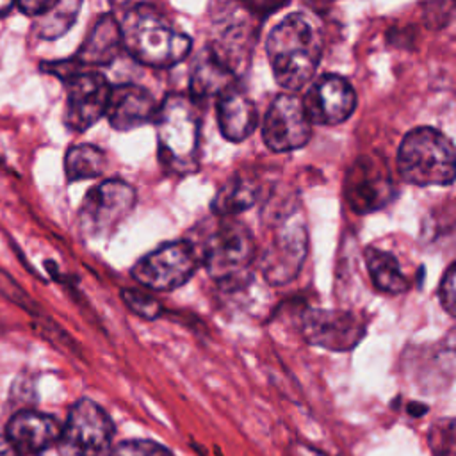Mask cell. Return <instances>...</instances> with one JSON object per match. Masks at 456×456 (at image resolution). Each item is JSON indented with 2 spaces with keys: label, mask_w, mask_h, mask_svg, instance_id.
I'll use <instances>...</instances> for the list:
<instances>
[{
  "label": "cell",
  "mask_w": 456,
  "mask_h": 456,
  "mask_svg": "<svg viewBox=\"0 0 456 456\" xmlns=\"http://www.w3.org/2000/svg\"><path fill=\"white\" fill-rule=\"evenodd\" d=\"M265 52L274 80L289 93L308 86L322 55V36L306 14L292 12L269 34Z\"/></svg>",
  "instance_id": "cell-1"
},
{
  "label": "cell",
  "mask_w": 456,
  "mask_h": 456,
  "mask_svg": "<svg viewBox=\"0 0 456 456\" xmlns=\"http://www.w3.org/2000/svg\"><path fill=\"white\" fill-rule=\"evenodd\" d=\"M119 28L123 48L135 61L151 68H171L183 61L192 48L191 37L148 4L130 7Z\"/></svg>",
  "instance_id": "cell-2"
},
{
  "label": "cell",
  "mask_w": 456,
  "mask_h": 456,
  "mask_svg": "<svg viewBox=\"0 0 456 456\" xmlns=\"http://www.w3.org/2000/svg\"><path fill=\"white\" fill-rule=\"evenodd\" d=\"M160 162L176 175L198 169L200 114L192 98L183 94L167 96L153 118Z\"/></svg>",
  "instance_id": "cell-3"
},
{
  "label": "cell",
  "mask_w": 456,
  "mask_h": 456,
  "mask_svg": "<svg viewBox=\"0 0 456 456\" xmlns=\"http://www.w3.org/2000/svg\"><path fill=\"white\" fill-rule=\"evenodd\" d=\"M397 169L404 182L451 185L456 173V151L451 139L433 126L410 130L397 150Z\"/></svg>",
  "instance_id": "cell-4"
},
{
  "label": "cell",
  "mask_w": 456,
  "mask_h": 456,
  "mask_svg": "<svg viewBox=\"0 0 456 456\" xmlns=\"http://www.w3.org/2000/svg\"><path fill=\"white\" fill-rule=\"evenodd\" d=\"M196 248L201 265H205L212 278L223 283L244 278L256 256L253 233L235 217H217Z\"/></svg>",
  "instance_id": "cell-5"
},
{
  "label": "cell",
  "mask_w": 456,
  "mask_h": 456,
  "mask_svg": "<svg viewBox=\"0 0 456 456\" xmlns=\"http://www.w3.org/2000/svg\"><path fill=\"white\" fill-rule=\"evenodd\" d=\"M114 424L109 413L91 399L77 401L57 438L59 456H103L110 447Z\"/></svg>",
  "instance_id": "cell-6"
},
{
  "label": "cell",
  "mask_w": 456,
  "mask_h": 456,
  "mask_svg": "<svg viewBox=\"0 0 456 456\" xmlns=\"http://www.w3.org/2000/svg\"><path fill=\"white\" fill-rule=\"evenodd\" d=\"M137 194L135 189L119 180L110 178L87 191L78 208L80 232L89 239L109 237L119 223L132 212Z\"/></svg>",
  "instance_id": "cell-7"
},
{
  "label": "cell",
  "mask_w": 456,
  "mask_h": 456,
  "mask_svg": "<svg viewBox=\"0 0 456 456\" xmlns=\"http://www.w3.org/2000/svg\"><path fill=\"white\" fill-rule=\"evenodd\" d=\"M201 265L192 240H175L159 246L132 267V276L151 290H175L189 281Z\"/></svg>",
  "instance_id": "cell-8"
},
{
  "label": "cell",
  "mask_w": 456,
  "mask_h": 456,
  "mask_svg": "<svg viewBox=\"0 0 456 456\" xmlns=\"http://www.w3.org/2000/svg\"><path fill=\"white\" fill-rule=\"evenodd\" d=\"M314 123L310 121L303 100L296 93L278 94L267 109L262 125L265 146L276 153L303 148L312 137Z\"/></svg>",
  "instance_id": "cell-9"
},
{
  "label": "cell",
  "mask_w": 456,
  "mask_h": 456,
  "mask_svg": "<svg viewBox=\"0 0 456 456\" xmlns=\"http://www.w3.org/2000/svg\"><path fill=\"white\" fill-rule=\"evenodd\" d=\"M303 338L330 351H349L365 335V322L353 312L338 308H310L301 315Z\"/></svg>",
  "instance_id": "cell-10"
},
{
  "label": "cell",
  "mask_w": 456,
  "mask_h": 456,
  "mask_svg": "<svg viewBox=\"0 0 456 456\" xmlns=\"http://www.w3.org/2000/svg\"><path fill=\"white\" fill-rule=\"evenodd\" d=\"M308 253V235L303 221L283 223L262 253L260 271L267 283L280 287L292 281Z\"/></svg>",
  "instance_id": "cell-11"
},
{
  "label": "cell",
  "mask_w": 456,
  "mask_h": 456,
  "mask_svg": "<svg viewBox=\"0 0 456 456\" xmlns=\"http://www.w3.org/2000/svg\"><path fill=\"white\" fill-rule=\"evenodd\" d=\"M66 109L64 123L73 132H86L102 116H105L110 84L109 80L91 69H80L66 82Z\"/></svg>",
  "instance_id": "cell-12"
},
{
  "label": "cell",
  "mask_w": 456,
  "mask_h": 456,
  "mask_svg": "<svg viewBox=\"0 0 456 456\" xmlns=\"http://www.w3.org/2000/svg\"><path fill=\"white\" fill-rule=\"evenodd\" d=\"M344 194L354 212L369 214L383 208L394 198L395 189L387 166L372 157H362L347 171Z\"/></svg>",
  "instance_id": "cell-13"
},
{
  "label": "cell",
  "mask_w": 456,
  "mask_h": 456,
  "mask_svg": "<svg viewBox=\"0 0 456 456\" xmlns=\"http://www.w3.org/2000/svg\"><path fill=\"white\" fill-rule=\"evenodd\" d=\"M303 105L314 125L335 126L351 118L356 109V93L347 78L322 75L308 89Z\"/></svg>",
  "instance_id": "cell-14"
},
{
  "label": "cell",
  "mask_w": 456,
  "mask_h": 456,
  "mask_svg": "<svg viewBox=\"0 0 456 456\" xmlns=\"http://www.w3.org/2000/svg\"><path fill=\"white\" fill-rule=\"evenodd\" d=\"M153 94L135 84H119L110 87L105 116L114 130L126 132L153 121L157 114Z\"/></svg>",
  "instance_id": "cell-15"
},
{
  "label": "cell",
  "mask_w": 456,
  "mask_h": 456,
  "mask_svg": "<svg viewBox=\"0 0 456 456\" xmlns=\"http://www.w3.org/2000/svg\"><path fill=\"white\" fill-rule=\"evenodd\" d=\"M7 438L21 452V456H36L53 445L59 438V422L41 411L21 410L7 422Z\"/></svg>",
  "instance_id": "cell-16"
},
{
  "label": "cell",
  "mask_w": 456,
  "mask_h": 456,
  "mask_svg": "<svg viewBox=\"0 0 456 456\" xmlns=\"http://www.w3.org/2000/svg\"><path fill=\"white\" fill-rule=\"evenodd\" d=\"M217 98V123L223 137L230 142H242L255 132L258 123L253 100L237 87L226 89Z\"/></svg>",
  "instance_id": "cell-17"
},
{
  "label": "cell",
  "mask_w": 456,
  "mask_h": 456,
  "mask_svg": "<svg viewBox=\"0 0 456 456\" xmlns=\"http://www.w3.org/2000/svg\"><path fill=\"white\" fill-rule=\"evenodd\" d=\"M121 48H123V43H121L119 21L112 14H103L96 20V23L86 36L84 43L80 45L73 59L84 69L107 66L118 57Z\"/></svg>",
  "instance_id": "cell-18"
},
{
  "label": "cell",
  "mask_w": 456,
  "mask_h": 456,
  "mask_svg": "<svg viewBox=\"0 0 456 456\" xmlns=\"http://www.w3.org/2000/svg\"><path fill=\"white\" fill-rule=\"evenodd\" d=\"M235 77L237 73L214 52V48L207 46L192 66L191 94L198 100L219 96L233 87Z\"/></svg>",
  "instance_id": "cell-19"
},
{
  "label": "cell",
  "mask_w": 456,
  "mask_h": 456,
  "mask_svg": "<svg viewBox=\"0 0 456 456\" xmlns=\"http://www.w3.org/2000/svg\"><path fill=\"white\" fill-rule=\"evenodd\" d=\"M258 196V185L255 180L237 175L232 176L214 196L212 212L217 217H235L240 212L251 208Z\"/></svg>",
  "instance_id": "cell-20"
},
{
  "label": "cell",
  "mask_w": 456,
  "mask_h": 456,
  "mask_svg": "<svg viewBox=\"0 0 456 456\" xmlns=\"http://www.w3.org/2000/svg\"><path fill=\"white\" fill-rule=\"evenodd\" d=\"M363 256L376 289L388 294H401L410 289L408 278L403 274L397 258L390 251L369 246Z\"/></svg>",
  "instance_id": "cell-21"
},
{
  "label": "cell",
  "mask_w": 456,
  "mask_h": 456,
  "mask_svg": "<svg viewBox=\"0 0 456 456\" xmlns=\"http://www.w3.org/2000/svg\"><path fill=\"white\" fill-rule=\"evenodd\" d=\"M105 153L94 144H75L66 151L64 171L69 182L98 178L105 169Z\"/></svg>",
  "instance_id": "cell-22"
},
{
  "label": "cell",
  "mask_w": 456,
  "mask_h": 456,
  "mask_svg": "<svg viewBox=\"0 0 456 456\" xmlns=\"http://www.w3.org/2000/svg\"><path fill=\"white\" fill-rule=\"evenodd\" d=\"M82 0H59L48 12L39 16L36 25L37 34L43 39H55L62 36L75 21Z\"/></svg>",
  "instance_id": "cell-23"
},
{
  "label": "cell",
  "mask_w": 456,
  "mask_h": 456,
  "mask_svg": "<svg viewBox=\"0 0 456 456\" xmlns=\"http://www.w3.org/2000/svg\"><path fill=\"white\" fill-rule=\"evenodd\" d=\"M121 297H123L125 305L128 306V310H132L135 315H139L146 321H155L164 312L162 305L155 297H151L150 294L137 292V290H132V289H123Z\"/></svg>",
  "instance_id": "cell-24"
},
{
  "label": "cell",
  "mask_w": 456,
  "mask_h": 456,
  "mask_svg": "<svg viewBox=\"0 0 456 456\" xmlns=\"http://www.w3.org/2000/svg\"><path fill=\"white\" fill-rule=\"evenodd\" d=\"M428 444L433 456H454V420L436 422L428 435Z\"/></svg>",
  "instance_id": "cell-25"
},
{
  "label": "cell",
  "mask_w": 456,
  "mask_h": 456,
  "mask_svg": "<svg viewBox=\"0 0 456 456\" xmlns=\"http://www.w3.org/2000/svg\"><path fill=\"white\" fill-rule=\"evenodd\" d=\"M109 456H173V452L153 440H125Z\"/></svg>",
  "instance_id": "cell-26"
},
{
  "label": "cell",
  "mask_w": 456,
  "mask_h": 456,
  "mask_svg": "<svg viewBox=\"0 0 456 456\" xmlns=\"http://www.w3.org/2000/svg\"><path fill=\"white\" fill-rule=\"evenodd\" d=\"M456 265L451 264L442 278V283H440V289H438V297H440V303L444 306V310L454 317V306H456V287H454V281H456Z\"/></svg>",
  "instance_id": "cell-27"
},
{
  "label": "cell",
  "mask_w": 456,
  "mask_h": 456,
  "mask_svg": "<svg viewBox=\"0 0 456 456\" xmlns=\"http://www.w3.org/2000/svg\"><path fill=\"white\" fill-rule=\"evenodd\" d=\"M59 0H16L14 5L27 16L39 18L48 12Z\"/></svg>",
  "instance_id": "cell-28"
},
{
  "label": "cell",
  "mask_w": 456,
  "mask_h": 456,
  "mask_svg": "<svg viewBox=\"0 0 456 456\" xmlns=\"http://www.w3.org/2000/svg\"><path fill=\"white\" fill-rule=\"evenodd\" d=\"M239 2H242L255 16H262V18H265L267 14L289 4V0H239Z\"/></svg>",
  "instance_id": "cell-29"
},
{
  "label": "cell",
  "mask_w": 456,
  "mask_h": 456,
  "mask_svg": "<svg viewBox=\"0 0 456 456\" xmlns=\"http://www.w3.org/2000/svg\"><path fill=\"white\" fill-rule=\"evenodd\" d=\"M0 456H21V452L14 447V444L7 436L0 435Z\"/></svg>",
  "instance_id": "cell-30"
},
{
  "label": "cell",
  "mask_w": 456,
  "mask_h": 456,
  "mask_svg": "<svg viewBox=\"0 0 456 456\" xmlns=\"http://www.w3.org/2000/svg\"><path fill=\"white\" fill-rule=\"evenodd\" d=\"M14 2L16 0H0V16L7 14L14 7Z\"/></svg>",
  "instance_id": "cell-31"
},
{
  "label": "cell",
  "mask_w": 456,
  "mask_h": 456,
  "mask_svg": "<svg viewBox=\"0 0 456 456\" xmlns=\"http://www.w3.org/2000/svg\"><path fill=\"white\" fill-rule=\"evenodd\" d=\"M128 0H112V5L114 7H119V5H123V4H126Z\"/></svg>",
  "instance_id": "cell-32"
}]
</instances>
